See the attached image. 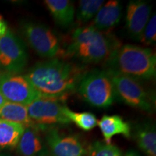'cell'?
Segmentation results:
<instances>
[{
	"label": "cell",
	"mask_w": 156,
	"mask_h": 156,
	"mask_svg": "<svg viewBox=\"0 0 156 156\" xmlns=\"http://www.w3.org/2000/svg\"><path fill=\"white\" fill-rule=\"evenodd\" d=\"M85 67L57 58L38 62L25 77L41 97L61 99L77 90Z\"/></svg>",
	"instance_id": "1"
},
{
	"label": "cell",
	"mask_w": 156,
	"mask_h": 156,
	"mask_svg": "<svg viewBox=\"0 0 156 156\" xmlns=\"http://www.w3.org/2000/svg\"><path fill=\"white\" fill-rule=\"evenodd\" d=\"M119 46L118 41L112 35L90 25L78 28L74 31L66 55L84 64H98L106 62Z\"/></svg>",
	"instance_id": "2"
},
{
	"label": "cell",
	"mask_w": 156,
	"mask_h": 156,
	"mask_svg": "<svg viewBox=\"0 0 156 156\" xmlns=\"http://www.w3.org/2000/svg\"><path fill=\"white\" fill-rule=\"evenodd\" d=\"M105 68L136 80L153 79L156 74V56L149 48L124 44L111 54Z\"/></svg>",
	"instance_id": "3"
},
{
	"label": "cell",
	"mask_w": 156,
	"mask_h": 156,
	"mask_svg": "<svg viewBox=\"0 0 156 156\" xmlns=\"http://www.w3.org/2000/svg\"><path fill=\"white\" fill-rule=\"evenodd\" d=\"M77 90L84 100L97 108H108L116 98L110 76L105 70L87 72L80 82Z\"/></svg>",
	"instance_id": "4"
},
{
	"label": "cell",
	"mask_w": 156,
	"mask_h": 156,
	"mask_svg": "<svg viewBox=\"0 0 156 156\" xmlns=\"http://www.w3.org/2000/svg\"><path fill=\"white\" fill-rule=\"evenodd\" d=\"M105 71L110 76L116 96L123 102L128 106L142 111L153 112V104L151 97L139 81L114 72Z\"/></svg>",
	"instance_id": "5"
},
{
	"label": "cell",
	"mask_w": 156,
	"mask_h": 156,
	"mask_svg": "<svg viewBox=\"0 0 156 156\" xmlns=\"http://www.w3.org/2000/svg\"><path fill=\"white\" fill-rule=\"evenodd\" d=\"M28 63L24 43L11 30L0 37V72L18 74Z\"/></svg>",
	"instance_id": "6"
},
{
	"label": "cell",
	"mask_w": 156,
	"mask_h": 156,
	"mask_svg": "<svg viewBox=\"0 0 156 156\" xmlns=\"http://www.w3.org/2000/svg\"><path fill=\"white\" fill-rule=\"evenodd\" d=\"M23 33L32 49L41 57L53 58L59 54V39L46 25L33 22L25 23L23 25Z\"/></svg>",
	"instance_id": "7"
},
{
	"label": "cell",
	"mask_w": 156,
	"mask_h": 156,
	"mask_svg": "<svg viewBox=\"0 0 156 156\" xmlns=\"http://www.w3.org/2000/svg\"><path fill=\"white\" fill-rule=\"evenodd\" d=\"M30 120L41 130L56 124H68L70 122L63 113L64 105L59 99L41 97L26 106Z\"/></svg>",
	"instance_id": "8"
},
{
	"label": "cell",
	"mask_w": 156,
	"mask_h": 156,
	"mask_svg": "<svg viewBox=\"0 0 156 156\" xmlns=\"http://www.w3.org/2000/svg\"><path fill=\"white\" fill-rule=\"evenodd\" d=\"M0 94L6 101L28 106L41 98L25 75L0 72Z\"/></svg>",
	"instance_id": "9"
},
{
	"label": "cell",
	"mask_w": 156,
	"mask_h": 156,
	"mask_svg": "<svg viewBox=\"0 0 156 156\" xmlns=\"http://www.w3.org/2000/svg\"><path fill=\"white\" fill-rule=\"evenodd\" d=\"M47 129L45 142L50 156H86L87 148L77 136L65 135L55 128Z\"/></svg>",
	"instance_id": "10"
},
{
	"label": "cell",
	"mask_w": 156,
	"mask_h": 156,
	"mask_svg": "<svg viewBox=\"0 0 156 156\" xmlns=\"http://www.w3.org/2000/svg\"><path fill=\"white\" fill-rule=\"evenodd\" d=\"M151 6L141 0L129 2L126 12V28L130 37L140 41L146 25L150 19Z\"/></svg>",
	"instance_id": "11"
},
{
	"label": "cell",
	"mask_w": 156,
	"mask_h": 156,
	"mask_svg": "<svg viewBox=\"0 0 156 156\" xmlns=\"http://www.w3.org/2000/svg\"><path fill=\"white\" fill-rule=\"evenodd\" d=\"M40 130L37 126L25 128L17 145V153L21 156H50Z\"/></svg>",
	"instance_id": "12"
},
{
	"label": "cell",
	"mask_w": 156,
	"mask_h": 156,
	"mask_svg": "<svg viewBox=\"0 0 156 156\" xmlns=\"http://www.w3.org/2000/svg\"><path fill=\"white\" fill-rule=\"evenodd\" d=\"M122 15V3L117 0H111L102 5L94 17L90 26L98 30L107 32L119 24Z\"/></svg>",
	"instance_id": "13"
},
{
	"label": "cell",
	"mask_w": 156,
	"mask_h": 156,
	"mask_svg": "<svg viewBox=\"0 0 156 156\" xmlns=\"http://www.w3.org/2000/svg\"><path fill=\"white\" fill-rule=\"evenodd\" d=\"M97 125L107 144H111L113 136L117 134H122L126 138L131 136V126L118 115H104L98 122Z\"/></svg>",
	"instance_id": "14"
},
{
	"label": "cell",
	"mask_w": 156,
	"mask_h": 156,
	"mask_svg": "<svg viewBox=\"0 0 156 156\" xmlns=\"http://www.w3.org/2000/svg\"><path fill=\"white\" fill-rule=\"evenodd\" d=\"M134 136L140 149L147 156H156V129L153 124L144 122L136 124Z\"/></svg>",
	"instance_id": "15"
},
{
	"label": "cell",
	"mask_w": 156,
	"mask_h": 156,
	"mask_svg": "<svg viewBox=\"0 0 156 156\" xmlns=\"http://www.w3.org/2000/svg\"><path fill=\"white\" fill-rule=\"evenodd\" d=\"M55 22L62 27L73 24L75 19V6L69 0H46L44 2Z\"/></svg>",
	"instance_id": "16"
},
{
	"label": "cell",
	"mask_w": 156,
	"mask_h": 156,
	"mask_svg": "<svg viewBox=\"0 0 156 156\" xmlns=\"http://www.w3.org/2000/svg\"><path fill=\"white\" fill-rule=\"evenodd\" d=\"M24 130L22 124L0 119V151L16 147Z\"/></svg>",
	"instance_id": "17"
},
{
	"label": "cell",
	"mask_w": 156,
	"mask_h": 156,
	"mask_svg": "<svg viewBox=\"0 0 156 156\" xmlns=\"http://www.w3.org/2000/svg\"><path fill=\"white\" fill-rule=\"evenodd\" d=\"M0 119L22 124L25 128L36 126L28 114L26 106L6 102L0 106Z\"/></svg>",
	"instance_id": "18"
},
{
	"label": "cell",
	"mask_w": 156,
	"mask_h": 156,
	"mask_svg": "<svg viewBox=\"0 0 156 156\" xmlns=\"http://www.w3.org/2000/svg\"><path fill=\"white\" fill-rule=\"evenodd\" d=\"M63 113L70 122L74 123L84 131H90L97 126L96 116L90 112H75L64 106Z\"/></svg>",
	"instance_id": "19"
},
{
	"label": "cell",
	"mask_w": 156,
	"mask_h": 156,
	"mask_svg": "<svg viewBox=\"0 0 156 156\" xmlns=\"http://www.w3.org/2000/svg\"><path fill=\"white\" fill-rule=\"evenodd\" d=\"M104 1L102 0H81L77 13V21L80 25L88 22L95 16Z\"/></svg>",
	"instance_id": "20"
},
{
	"label": "cell",
	"mask_w": 156,
	"mask_h": 156,
	"mask_svg": "<svg viewBox=\"0 0 156 156\" xmlns=\"http://www.w3.org/2000/svg\"><path fill=\"white\" fill-rule=\"evenodd\" d=\"M86 156H124L117 146L96 141L87 148Z\"/></svg>",
	"instance_id": "21"
},
{
	"label": "cell",
	"mask_w": 156,
	"mask_h": 156,
	"mask_svg": "<svg viewBox=\"0 0 156 156\" xmlns=\"http://www.w3.org/2000/svg\"><path fill=\"white\" fill-rule=\"evenodd\" d=\"M140 41L145 45L155 44L156 41V15L154 14L150 17L148 23L140 38Z\"/></svg>",
	"instance_id": "22"
},
{
	"label": "cell",
	"mask_w": 156,
	"mask_h": 156,
	"mask_svg": "<svg viewBox=\"0 0 156 156\" xmlns=\"http://www.w3.org/2000/svg\"><path fill=\"white\" fill-rule=\"evenodd\" d=\"M7 24H6L5 21L4 20L2 16L0 14V37L2 36L4 34L7 32Z\"/></svg>",
	"instance_id": "23"
},
{
	"label": "cell",
	"mask_w": 156,
	"mask_h": 156,
	"mask_svg": "<svg viewBox=\"0 0 156 156\" xmlns=\"http://www.w3.org/2000/svg\"><path fill=\"white\" fill-rule=\"evenodd\" d=\"M124 156H140L139 154L134 151H129L125 154Z\"/></svg>",
	"instance_id": "24"
},
{
	"label": "cell",
	"mask_w": 156,
	"mask_h": 156,
	"mask_svg": "<svg viewBox=\"0 0 156 156\" xmlns=\"http://www.w3.org/2000/svg\"><path fill=\"white\" fill-rule=\"evenodd\" d=\"M6 102H7V101H6V100L5 98H4L2 95L0 94V106H2V105L5 104Z\"/></svg>",
	"instance_id": "25"
},
{
	"label": "cell",
	"mask_w": 156,
	"mask_h": 156,
	"mask_svg": "<svg viewBox=\"0 0 156 156\" xmlns=\"http://www.w3.org/2000/svg\"><path fill=\"white\" fill-rule=\"evenodd\" d=\"M0 156H7V155H0Z\"/></svg>",
	"instance_id": "26"
}]
</instances>
